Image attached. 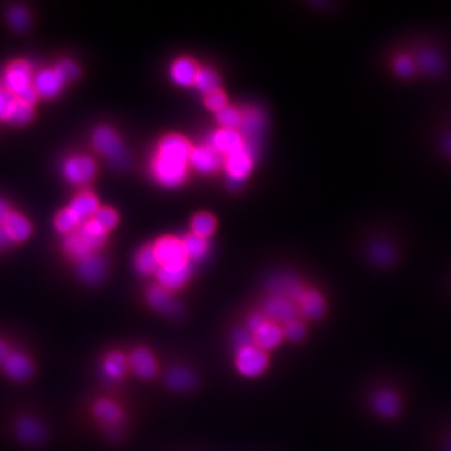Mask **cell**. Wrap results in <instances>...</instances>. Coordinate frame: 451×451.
Masks as SVG:
<instances>
[{
  "mask_svg": "<svg viewBox=\"0 0 451 451\" xmlns=\"http://www.w3.org/2000/svg\"><path fill=\"white\" fill-rule=\"evenodd\" d=\"M66 78L54 66L53 69H45L39 73L33 83L35 92L43 98H53L61 93L63 86L66 84Z\"/></svg>",
  "mask_w": 451,
  "mask_h": 451,
  "instance_id": "cell-16",
  "label": "cell"
},
{
  "mask_svg": "<svg viewBox=\"0 0 451 451\" xmlns=\"http://www.w3.org/2000/svg\"><path fill=\"white\" fill-rule=\"evenodd\" d=\"M165 384L170 389L176 391H188L196 385V377L186 369H173L165 377Z\"/></svg>",
  "mask_w": 451,
  "mask_h": 451,
  "instance_id": "cell-31",
  "label": "cell"
},
{
  "mask_svg": "<svg viewBox=\"0 0 451 451\" xmlns=\"http://www.w3.org/2000/svg\"><path fill=\"white\" fill-rule=\"evenodd\" d=\"M191 275L192 264L188 259L160 266V269L156 272L158 285L171 292L177 291L184 286Z\"/></svg>",
  "mask_w": 451,
  "mask_h": 451,
  "instance_id": "cell-3",
  "label": "cell"
},
{
  "mask_svg": "<svg viewBox=\"0 0 451 451\" xmlns=\"http://www.w3.org/2000/svg\"><path fill=\"white\" fill-rule=\"evenodd\" d=\"M242 122H241V136L245 144H247L253 149H256V144L261 138V133L264 132V112L256 107H246L241 110Z\"/></svg>",
  "mask_w": 451,
  "mask_h": 451,
  "instance_id": "cell-7",
  "label": "cell"
},
{
  "mask_svg": "<svg viewBox=\"0 0 451 451\" xmlns=\"http://www.w3.org/2000/svg\"><path fill=\"white\" fill-rule=\"evenodd\" d=\"M370 257L374 261L375 264L387 267L395 262L397 259V253L389 246L384 243H377L371 248L370 251Z\"/></svg>",
  "mask_w": 451,
  "mask_h": 451,
  "instance_id": "cell-38",
  "label": "cell"
},
{
  "mask_svg": "<svg viewBox=\"0 0 451 451\" xmlns=\"http://www.w3.org/2000/svg\"><path fill=\"white\" fill-rule=\"evenodd\" d=\"M256 149L243 144L241 149L226 157L225 167L232 183L241 184V182L250 175L252 170L253 156Z\"/></svg>",
  "mask_w": 451,
  "mask_h": 451,
  "instance_id": "cell-5",
  "label": "cell"
},
{
  "mask_svg": "<svg viewBox=\"0 0 451 451\" xmlns=\"http://www.w3.org/2000/svg\"><path fill=\"white\" fill-rule=\"evenodd\" d=\"M298 310L301 319L317 321L327 312V303L319 291L308 288L298 303Z\"/></svg>",
  "mask_w": 451,
  "mask_h": 451,
  "instance_id": "cell-13",
  "label": "cell"
},
{
  "mask_svg": "<svg viewBox=\"0 0 451 451\" xmlns=\"http://www.w3.org/2000/svg\"><path fill=\"white\" fill-rule=\"evenodd\" d=\"M152 247L160 266L187 259L181 240L176 237H162Z\"/></svg>",
  "mask_w": 451,
  "mask_h": 451,
  "instance_id": "cell-17",
  "label": "cell"
},
{
  "mask_svg": "<svg viewBox=\"0 0 451 451\" xmlns=\"http://www.w3.org/2000/svg\"><path fill=\"white\" fill-rule=\"evenodd\" d=\"M269 365V352L261 350L253 342L235 350V368L243 377H259L267 370Z\"/></svg>",
  "mask_w": 451,
  "mask_h": 451,
  "instance_id": "cell-1",
  "label": "cell"
},
{
  "mask_svg": "<svg viewBox=\"0 0 451 451\" xmlns=\"http://www.w3.org/2000/svg\"><path fill=\"white\" fill-rule=\"evenodd\" d=\"M128 369V358L121 352H110L103 361V373L110 380L122 379Z\"/></svg>",
  "mask_w": 451,
  "mask_h": 451,
  "instance_id": "cell-27",
  "label": "cell"
},
{
  "mask_svg": "<svg viewBox=\"0 0 451 451\" xmlns=\"http://www.w3.org/2000/svg\"><path fill=\"white\" fill-rule=\"evenodd\" d=\"M199 71V66H196V63L192 59L181 58L173 63L171 77L173 82L177 83V84L188 87L191 84H194Z\"/></svg>",
  "mask_w": 451,
  "mask_h": 451,
  "instance_id": "cell-25",
  "label": "cell"
},
{
  "mask_svg": "<svg viewBox=\"0 0 451 451\" xmlns=\"http://www.w3.org/2000/svg\"><path fill=\"white\" fill-rule=\"evenodd\" d=\"M92 144L94 148L100 154H103L110 163L122 168L128 162L126 149L122 144L121 139L110 127L100 126L92 134Z\"/></svg>",
  "mask_w": 451,
  "mask_h": 451,
  "instance_id": "cell-2",
  "label": "cell"
},
{
  "mask_svg": "<svg viewBox=\"0 0 451 451\" xmlns=\"http://www.w3.org/2000/svg\"><path fill=\"white\" fill-rule=\"evenodd\" d=\"M416 64L429 76H438L443 69L440 58L430 50H424L420 53Z\"/></svg>",
  "mask_w": 451,
  "mask_h": 451,
  "instance_id": "cell-41",
  "label": "cell"
},
{
  "mask_svg": "<svg viewBox=\"0 0 451 451\" xmlns=\"http://www.w3.org/2000/svg\"><path fill=\"white\" fill-rule=\"evenodd\" d=\"M8 20L16 30H25L30 24V16L23 6H13L8 11Z\"/></svg>",
  "mask_w": 451,
  "mask_h": 451,
  "instance_id": "cell-42",
  "label": "cell"
},
{
  "mask_svg": "<svg viewBox=\"0 0 451 451\" xmlns=\"http://www.w3.org/2000/svg\"><path fill=\"white\" fill-rule=\"evenodd\" d=\"M11 352L6 342L3 341V340H0V365L4 363L8 356L11 355Z\"/></svg>",
  "mask_w": 451,
  "mask_h": 451,
  "instance_id": "cell-49",
  "label": "cell"
},
{
  "mask_svg": "<svg viewBox=\"0 0 451 451\" xmlns=\"http://www.w3.org/2000/svg\"><path fill=\"white\" fill-rule=\"evenodd\" d=\"M55 66L62 73V76L66 78V82L73 81V79H76L79 76V68H78L77 64L73 61H69V59H64V61L58 63Z\"/></svg>",
  "mask_w": 451,
  "mask_h": 451,
  "instance_id": "cell-46",
  "label": "cell"
},
{
  "mask_svg": "<svg viewBox=\"0 0 451 451\" xmlns=\"http://www.w3.org/2000/svg\"><path fill=\"white\" fill-rule=\"evenodd\" d=\"M146 298L149 306L153 308L154 311H158L168 316L181 314V306L172 296V292L165 290V287L160 286L158 283L149 287Z\"/></svg>",
  "mask_w": 451,
  "mask_h": 451,
  "instance_id": "cell-12",
  "label": "cell"
},
{
  "mask_svg": "<svg viewBox=\"0 0 451 451\" xmlns=\"http://www.w3.org/2000/svg\"><path fill=\"white\" fill-rule=\"evenodd\" d=\"M134 266L138 274L142 276H149L156 274L160 269V264L156 259L152 246H146L141 251H138L134 259Z\"/></svg>",
  "mask_w": 451,
  "mask_h": 451,
  "instance_id": "cell-30",
  "label": "cell"
},
{
  "mask_svg": "<svg viewBox=\"0 0 451 451\" xmlns=\"http://www.w3.org/2000/svg\"><path fill=\"white\" fill-rule=\"evenodd\" d=\"M392 68H394V72L397 73L399 77L409 79V78L415 76L416 69H418V64H416V61H414L410 55L399 54L394 59Z\"/></svg>",
  "mask_w": 451,
  "mask_h": 451,
  "instance_id": "cell-39",
  "label": "cell"
},
{
  "mask_svg": "<svg viewBox=\"0 0 451 451\" xmlns=\"http://www.w3.org/2000/svg\"><path fill=\"white\" fill-rule=\"evenodd\" d=\"M217 119L226 129L237 131L241 127L242 115H241V110H237L235 107L226 105L223 110L217 112Z\"/></svg>",
  "mask_w": 451,
  "mask_h": 451,
  "instance_id": "cell-40",
  "label": "cell"
},
{
  "mask_svg": "<svg viewBox=\"0 0 451 451\" xmlns=\"http://www.w3.org/2000/svg\"><path fill=\"white\" fill-rule=\"evenodd\" d=\"M69 209L79 217V220L86 221L92 218L95 212L100 209L98 199L94 197L92 193L82 192L78 194L76 199H73L72 204H69Z\"/></svg>",
  "mask_w": 451,
  "mask_h": 451,
  "instance_id": "cell-26",
  "label": "cell"
},
{
  "mask_svg": "<svg viewBox=\"0 0 451 451\" xmlns=\"http://www.w3.org/2000/svg\"><path fill=\"white\" fill-rule=\"evenodd\" d=\"M74 233L93 253L105 245V236H107L105 228L93 218L83 221Z\"/></svg>",
  "mask_w": 451,
  "mask_h": 451,
  "instance_id": "cell-20",
  "label": "cell"
},
{
  "mask_svg": "<svg viewBox=\"0 0 451 451\" xmlns=\"http://www.w3.org/2000/svg\"><path fill=\"white\" fill-rule=\"evenodd\" d=\"M18 434L22 438V440L35 443L43 438V429L35 420L23 418L18 424Z\"/></svg>",
  "mask_w": 451,
  "mask_h": 451,
  "instance_id": "cell-34",
  "label": "cell"
},
{
  "mask_svg": "<svg viewBox=\"0 0 451 451\" xmlns=\"http://www.w3.org/2000/svg\"><path fill=\"white\" fill-rule=\"evenodd\" d=\"M105 272L107 262L100 254L94 253L93 256L88 259L78 262V275L87 283H98L100 281L103 280Z\"/></svg>",
  "mask_w": 451,
  "mask_h": 451,
  "instance_id": "cell-23",
  "label": "cell"
},
{
  "mask_svg": "<svg viewBox=\"0 0 451 451\" xmlns=\"http://www.w3.org/2000/svg\"><path fill=\"white\" fill-rule=\"evenodd\" d=\"M222 154L211 144L192 149L189 163L201 173H213L222 165Z\"/></svg>",
  "mask_w": 451,
  "mask_h": 451,
  "instance_id": "cell-15",
  "label": "cell"
},
{
  "mask_svg": "<svg viewBox=\"0 0 451 451\" xmlns=\"http://www.w3.org/2000/svg\"><path fill=\"white\" fill-rule=\"evenodd\" d=\"M371 406L380 416L394 418L402 411V402L395 391L379 390L373 395Z\"/></svg>",
  "mask_w": 451,
  "mask_h": 451,
  "instance_id": "cell-19",
  "label": "cell"
},
{
  "mask_svg": "<svg viewBox=\"0 0 451 451\" xmlns=\"http://www.w3.org/2000/svg\"><path fill=\"white\" fill-rule=\"evenodd\" d=\"M252 341L256 346L266 352L274 351L280 346L281 342L285 340L282 329L280 325L272 322L270 320H266L259 329L253 331Z\"/></svg>",
  "mask_w": 451,
  "mask_h": 451,
  "instance_id": "cell-18",
  "label": "cell"
},
{
  "mask_svg": "<svg viewBox=\"0 0 451 451\" xmlns=\"http://www.w3.org/2000/svg\"><path fill=\"white\" fill-rule=\"evenodd\" d=\"M216 228V221L209 213H199L192 220V233L196 236L207 238L211 236Z\"/></svg>",
  "mask_w": 451,
  "mask_h": 451,
  "instance_id": "cell-37",
  "label": "cell"
},
{
  "mask_svg": "<svg viewBox=\"0 0 451 451\" xmlns=\"http://www.w3.org/2000/svg\"><path fill=\"white\" fill-rule=\"evenodd\" d=\"M33 119V110L32 105L24 103L22 100H16V105L11 110V116L8 117L6 122L13 126H25Z\"/></svg>",
  "mask_w": 451,
  "mask_h": 451,
  "instance_id": "cell-35",
  "label": "cell"
},
{
  "mask_svg": "<svg viewBox=\"0 0 451 451\" xmlns=\"http://www.w3.org/2000/svg\"><path fill=\"white\" fill-rule=\"evenodd\" d=\"M81 223L82 221L79 220V217L69 207L62 209L61 212L55 216L54 225L57 230L66 235H71L76 231Z\"/></svg>",
  "mask_w": 451,
  "mask_h": 451,
  "instance_id": "cell-33",
  "label": "cell"
},
{
  "mask_svg": "<svg viewBox=\"0 0 451 451\" xmlns=\"http://www.w3.org/2000/svg\"><path fill=\"white\" fill-rule=\"evenodd\" d=\"M194 84L197 86V88L204 92V93L209 94L215 90H218L221 86V79L218 74L209 68H202L197 73V77L194 81Z\"/></svg>",
  "mask_w": 451,
  "mask_h": 451,
  "instance_id": "cell-32",
  "label": "cell"
},
{
  "mask_svg": "<svg viewBox=\"0 0 451 451\" xmlns=\"http://www.w3.org/2000/svg\"><path fill=\"white\" fill-rule=\"evenodd\" d=\"M11 211L9 204H6V201L0 199V226L6 222L8 216L11 215Z\"/></svg>",
  "mask_w": 451,
  "mask_h": 451,
  "instance_id": "cell-48",
  "label": "cell"
},
{
  "mask_svg": "<svg viewBox=\"0 0 451 451\" xmlns=\"http://www.w3.org/2000/svg\"><path fill=\"white\" fill-rule=\"evenodd\" d=\"M4 86L16 97L33 86L32 69L27 62L16 61L8 66L4 73Z\"/></svg>",
  "mask_w": 451,
  "mask_h": 451,
  "instance_id": "cell-8",
  "label": "cell"
},
{
  "mask_svg": "<svg viewBox=\"0 0 451 451\" xmlns=\"http://www.w3.org/2000/svg\"><path fill=\"white\" fill-rule=\"evenodd\" d=\"M0 90H3V82H1V79H0Z\"/></svg>",
  "mask_w": 451,
  "mask_h": 451,
  "instance_id": "cell-51",
  "label": "cell"
},
{
  "mask_svg": "<svg viewBox=\"0 0 451 451\" xmlns=\"http://www.w3.org/2000/svg\"><path fill=\"white\" fill-rule=\"evenodd\" d=\"M1 227L4 228V231L8 233V236L11 237V241H14V242L25 241L32 233L30 222L24 216L16 213V212H11V215L8 216V218L1 225Z\"/></svg>",
  "mask_w": 451,
  "mask_h": 451,
  "instance_id": "cell-24",
  "label": "cell"
},
{
  "mask_svg": "<svg viewBox=\"0 0 451 451\" xmlns=\"http://www.w3.org/2000/svg\"><path fill=\"white\" fill-rule=\"evenodd\" d=\"M270 290L274 296L287 298L298 308V303L308 288L293 276H279L271 281Z\"/></svg>",
  "mask_w": 451,
  "mask_h": 451,
  "instance_id": "cell-14",
  "label": "cell"
},
{
  "mask_svg": "<svg viewBox=\"0 0 451 451\" xmlns=\"http://www.w3.org/2000/svg\"><path fill=\"white\" fill-rule=\"evenodd\" d=\"M93 415L100 421H103V423L115 424V423H118L121 420L122 410L117 402L107 400V399H102L100 402L94 404Z\"/></svg>",
  "mask_w": 451,
  "mask_h": 451,
  "instance_id": "cell-28",
  "label": "cell"
},
{
  "mask_svg": "<svg viewBox=\"0 0 451 451\" xmlns=\"http://www.w3.org/2000/svg\"><path fill=\"white\" fill-rule=\"evenodd\" d=\"M17 100H22L24 103H27L29 105H35V102L38 100V94L35 92L33 86L25 89L24 92L17 95Z\"/></svg>",
  "mask_w": 451,
  "mask_h": 451,
  "instance_id": "cell-47",
  "label": "cell"
},
{
  "mask_svg": "<svg viewBox=\"0 0 451 451\" xmlns=\"http://www.w3.org/2000/svg\"><path fill=\"white\" fill-rule=\"evenodd\" d=\"M128 365L138 379L153 380L158 375V363L153 353L146 347H138L128 356Z\"/></svg>",
  "mask_w": 451,
  "mask_h": 451,
  "instance_id": "cell-9",
  "label": "cell"
},
{
  "mask_svg": "<svg viewBox=\"0 0 451 451\" xmlns=\"http://www.w3.org/2000/svg\"><path fill=\"white\" fill-rule=\"evenodd\" d=\"M181 241L186 256L189 261H199V259H204L209 252V242L206 238L191 233V235L183 237Z\"/></svg>",
  "mask_w": 451,
  "mask_h": 451,
  "instance_id": "cell-29",
  "label": "cell"
},
{
  "mask_svg": "<svg viewBox=\"0 0 451 451\" xmlns=\"http://www.w3.org/2000/svg\"><path fill=\"white\" fill-rule=\"evenodd\" d=\"M447 451H451V440L450 443H449V447H447Z\"/></svg>",
  "mask_w": 451,
  "mask_h": 451,
  "instance_id": "cell-52",
  "label": "cell"
},
{
  "mask_svg": "<svg viewBox=\"0 0 451 451\" xmlns=\"http://www.w3.org/2000/svg\"><path fill=\"white\" fill-rule=\"evenodd\" d=\"M261 312L264 315L266 319L280 326L300 317L295 303L288 301L287 298L274 296V295L264 303Z\"/></svg>",
  "mask_w": 451,
  "mask_h": 451,
  "instance_id": "cell-6",
  "label": "cell"
},
{
  "mask_svg": "<svg viewBox=\"0 0 451 451\" xmlns=\"http://www.w3.org/2000/svg\"><path fill=\"white\" fill-rule=\"evenodd\" d=\"M191 153L192 147L186 138L178 134H171L160 141L157 156L165 160L188 163Z\"/></svg>",
  "mask_w": 451,
  "mask_h": 451,
  "instance_id": "cell-11",
  "label": "cell"
},
{
  "mask_svg": "<svg viewBox=\"0 0 451 451\" xmlns=\"http://www.w3.org/2000/svg\"><path fill=\"white\" fill-rule=\"evenodd\" d=\"M282 329V334L285 340L290 342H301L305 340L308 330H306V325L303 322V320L301 317L298 319L292 320L290 322H287L285 325L281 326Z\"/></svg>",
  "mask_w": 451,
  "mask_h": 451,
  "instance_id": "cell-36",
  "label": "cell"
},
{
  "mask_svg": "<svg viewBox=\"0 0 451 451\" xmlns=\"http://www.w3.org/2000/svg\"><path fill=\"white\" fill-rule=\"evenodd\" d=\"M92 218L97 221L107 232L110 231L118 222V216H117L116 212L108 207H102V209H98Z\"/></svg>",
  "mask_w": 451,
  "mask_h": 451,
  "instance_id": "cell-43",
  "label": "cell"
},
{
  "mask_svg": "<svg viewBox=\"0 0 451 451\" xmlns=\"http://www.w3.org/2000/svg\"><path fill=\"white\" fill-rule=\"evenodd\" d=\"M154 178L165 187H177L187 176V163L165 160L158 156L152 160Z\"/></svg>",
  "mask_w": 451,
  "mask_h": 451,
  "instance_id": "cell-4",
  "label": "cell"
},
{
  "mask_svg": "<svg viewBox=\"0 0 451 451\" xmlns=\"http://www.w3.org/2000/svg\"><path fill=\"white\" fill-rule=\"evenodd\" d=\"M209 144L212 147H215L221 154H226V157H227L238 149L242 148L245 142H243L241 133L238 131L222 128L220 131L212 134Z\"/></svg>",
  "mask_w": 451,
  "mask_h": 451,
  "instance_id": "cell-22",
  "label": "cell"
},
{
  "mask_svg": "<svg viewBox=\"0 0 451 451\" xmlns=\"http://www.w3.org/2000/svg\"><path fill=\"white\" fill-rule=\"evenodd\" d=\"M204 103H206L209 110L220 112L221 110H223L227 105V100H226V95L223 92L218 89V90H215L212 93L206 94Z\"/></svg>",
  "mask_w": 451,
  "mask_h": 451,
  "instance_id": "cell-45",
  "label": "cell"
},
{
  "mask_svg": "<svg viewBox=\"0 0 451 451\" xmlns=\"http://www.w3.org/2000/svg\"><path fill=\"white\" fill-rule=\"evenodd\" d=\"M11 242L13 241H11V237L8 236V233L4 231V228L0 226V247H9Z\"/></svg>",
  "mask_w": 451,
  "mask_h": 451,
  "instance_id": "cell-50",
  "label": "cell"
},
{
  "mask_svg": "<svg viewBox=\"0 0 451 451\" xmlns=\"http://www.w3.org/2000/svg\"><path fill=\"white\" fill-rule=\"evenodd\" d=\"M95 163L86 156H74L64 162L63 175L74 184L87 183L95 175Z\"/></svg>",
  "mask_w": 451,
  "mask_h": 451,
  "instance_id": "cell-10",
  "label": "cell"
},
{
  "mask_svg": "<svg viewBox=\"0 0 451 451\" xmlns=\"http://www.w3.org/2000/svg\"><path fill=\"white\" fill-rule=\"evenodd\" d=\"M1 366L6 374L16 381H25L33 374V363L23 352L11 351Z\"/></svg>",
  "mask_w": 451,
  "mask_h": 451,
  "instance_id": "cell-21",
  "label": "cell"
},
{
  "mask_svg": "<svg viewBox=\"0 0 451 451\" xmlns=\"http://www.w3.org/2000/svg\"><path fill=\"white\" fill-rule=\"evenodd\" d=\"M17 97L9 93L8 90H0V119L6 121L11 116V110L16 105Z\"/></svg>",
  "mask_w": 451,
  "mask_h": 451,
  "instance_id": "cell-44",
  "label": "cell"
}]
</instances>
